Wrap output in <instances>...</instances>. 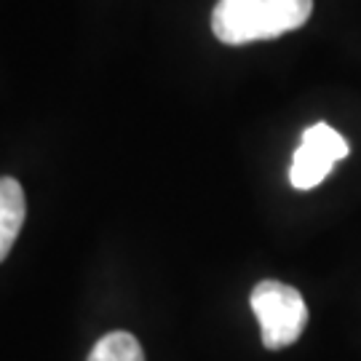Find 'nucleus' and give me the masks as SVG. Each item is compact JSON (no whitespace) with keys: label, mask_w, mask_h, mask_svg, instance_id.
Here are the masks:
<instances>
[{"label":"nucleus","mask_w":361,"mask_h":361,"mask_svg":"<svg viewBox=\"0 0 361 361\" xmlns=\"http://www.w3.org/2000/svg\"><path fill=\"white\" fill-rule=\"evenodd\" d=\"M310 11L313 0H219L212 11V32L225 46L271 40L300 30Z\"/></svg>","instance_id":"obj_1"},{"label":"nucleus","mask_w":361,"mask_h":361,"mask_svg":"<svg viewBox=\"0 0 361 361\" xmlns=\"http://www.w3.org/2000/svg\"><path fill=\"white\" fill-rule=\"evenodd\" d=\"M249 302L259 322L262 345L268 350H281L300 340L308 324V305L295 286L273 281V279L259 281L252 289Z\"/></svg>","instance_id":"obj_2"},{"label":"nucleus","mask_w":361,"mask_h":361,"mask_svg":"<svg viewBox=\"0 0 361 361\" xmlns=\"http://www.w3.org/2000/svg\"><path fill=\"white\" fill-rule=\"evenodd\" d=\"M345 155H348V142L340 131H335L329 123H313L302 131V140L289 169V182L297 190H310L322 185L332 166Z\"/></svg>","instance_id":"obj_3"},{"label":"nucleus","mask_w":361,"mask_h":361,"mask_svg":"<svg viewBox=\"0 0 361 361\" xmlns=\"http://www.w3.org/2000/svg\"><path fill=\"white\" fill-rule=\"evenodd\" d=\"M27 201L22 185L13 177H0V262L8 257L16 235L25 225Z\"/></svg>","instance_id":"obj_4"},{"label":"nucleus","mask_w":361,"mask_h":361,"mask_svg":"<svg viewBox=\"0 0 361 361\" xmlns=\"http://www.w3.org/2000/svg\"><path fill=\"white\" fill-rule=\"evenodd\" d=\"M86 361H145L140 340L129 332H110L91 348Z\"/></svg>","instance_id":"obj_5"}]
</instances>
